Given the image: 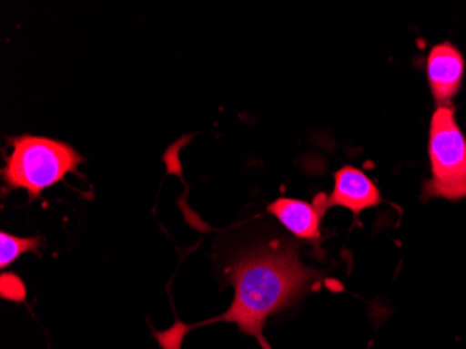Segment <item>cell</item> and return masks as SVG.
Masks as SVG:
<instances>
[{
	"label": "cell",
	"mask_w": 466,
	"mask_h": 349,
	"mask_svg": "<svg viewBox=\"0 0 466 349\" xmlns=\"http://www.w3.org/2000/svg\"><path fill=\"white\" fill-rule=\"evenodd\" d=\"M329 196L319 193L311 203L298 199L279 198L267 207V211L274 215L295 238L310 242L314 248L320 249L323 235L321 222L327 209Z\"/></svg>",
	"instance_id": "obj_5"
},
{
	"label": "cell",
	"mask_w": 466,
	"mask_h": 349,
	"mask_svg": "<svg viewBox=\"0 0 466 349\" xmlns=\"http://www.w3.org/2000/svg\"><path fill=\"white\" fill-rule=\"evenodd\" d=\"M13 151L2 169L6 188L25 189L28 201L35 200L42 191L62 182L67 173H77L84 161L80 152L55 139L23 135L7 139Z\"/></svg>",
	"instance_id": "obj_2"
},
{
	"label": "cell",
	"mask_w": 466,
	"mask_h": 349,
	"mask_svg": "<svg viewBox=\"0 0 466 349\" xmlns=\"http://www.w3.org/2000/svg\"><path fill=\"white\" fill-rule=\"evenodd\" d=\"M227 274L235 288L230 308L196 324L177 320L171 329L154 332L162 349H180L190 330L214 323H235L240 333L258 340L261 349H272L264 337L267 319L295 303L320 280L319 272L302 263L295 243L287 241L245 251L233 260Z\"/></svg>",
	"instance_id": "obj_1"
},
{
	"label": "cell",
	"mask_w": 466,
	"mask_h": 349,
	"mask_svg": "<svg viewBox=\"0 0 466 349\" xmlns=\"http://www.w3.org/2000/svg\"><path fill=\"white\" fill-rule=\"evenodd\" d=\"M383 203L376 183L353 165H344L334 173V189L327 200V209L342 207L358 220L360 212Z\"/></svg>",
	"instance_id": "obj_6"
},
{
	"label": "cell",
	"mask_w": 466,
	"mask_h": 349,
	"mask_svg": "<svg viewBox=\"0 0 466 349\" xmlns=\"http://www.w3.org/2000/svg\"><path fill=\"white\" fill-rule=\"evenodd\" d=\"M425 67L429 88L436 104H452L465 78L466 62L462 52L452 42H440L431 46Z\"/></svg>",
	"instance_id": "obj_4"
},
{
	"label": "cell",
	"mask_w": 466,
	"mask_h": 349,
	"mask_svg": "<svg viewBox=\"0 0 466 349\" xmlns=\"http://www.w3.org/2000/svg\"><path fill=\"white\" fill-rule=\"evenodd\" d=\"M39 243V238H18L4 231L0 233V267L5 270L25 251H38Z\"/></svg>",
	"instance_id": "obj_7"
},
{
	"label": "cell",
	"mask_w": 466,
	"mask_h": 349,
	"mask_svg": "<svg viewBox=\"0 0 466 349\" xmlns=\"http://www.w3.org/2000/svg\"><path fill=\"white\" fill-rule=\"evenodd\" d=\"M431 178L421 188V200L466 199V138L454 104L437 105L429 130Z\"/></svg>",
	"instance_id": "obj_3"
}]
</instances>
